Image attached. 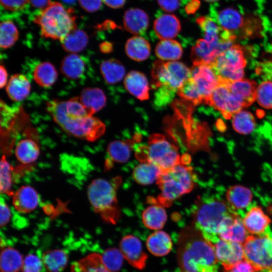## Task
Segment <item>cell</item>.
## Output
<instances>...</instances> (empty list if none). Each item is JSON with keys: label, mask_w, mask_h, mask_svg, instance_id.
I'll list each match as a JSON object with an SVG mask.
<instances>
[{"label": "cell", "mask_w": 272, "mask_h": 272, "mask_svg": "<svg viewBox=\"0 0 272 272\" xmlns=\"http://www.w3.org/2000/svg\"><path fill=\"white\" fill-rule=\"evenodd\" d=\"M46 108L53 120L69 135L92 142L105 132L104 123L90 115L78 97L66 101H49Z\"/></svg>", "instance_id": "6da1fadb"}, {"label": "cell", "mask_w": 272, "mask_h": 272, "mask_svg": "<svg viewBox=\"0 0 272 272\" xmlns=\"http://www.w3.org/2000/svg\"><path fill=\"white\" fill-rule=\"evenodd\" d=\"M177 262L180 272H217L214 245L193 226L179 233Z\"/></svg>", "instance_id": "7a4b0ae2"}, {"label": "cell", "mask_w": 272, "mask_h": 272, "mask_svg": "<svg viewBox=\"0 0 272 272\" xmlns=\"http://www.w3.org/2000/svg\"><path fill=\"white\" fill-rule=\"evenodd\" d=\"M235 213L224 200L215 197L200 199L193 212V226L214 244L220 239L218 235L220 226Z\"/></svg>", "instance_id": "3957f363"}, {"label": "cell", "mask_w": 272, "mask_h": 272, "mask_svg": "<svg viewBox=\"0 0 272 272\" xmlns=\"http://www.w3.org/2000/svg\"><path fill=\"white\" fill-rule=\"evenodd\" d=\"M74 14L73 9H66L59 2H51L35 16L34 22L40 27L42 37L60 41L77 28Z\"/></svg>", "instance_id": "277c9868"}, {"label": "cell", "mask_w": 272, "mask_h": 272, "mask_svg": "<svg viewBox=\"0 0 272 272\" xmlns=\"http://www.w3.org/2000/svg\"><path fill=\"white\" fill-rule=\"evenodd\" d=\"M195 176L192 168L180 164L163 170L157 183L161 193L158 197L159 205L169 206L181 195L193 188Z\"/></svg>", "instance_id": "5b68a950"}, {"label": "cell", "mask_w": 272, "mask_h": 272, "mask_svg": "<svg viewBox=\"0 0 272 272\" xmlns=\"http://www.w3.org/2000/svg\"><path fill=\"white\" fill-rule=\"evenodd\" d=\"M117 184L103 178L93 180L87 188L89 201L94 211L106 222L114 224L119 217Z\"/></svg>", "instance_id": "8992f818"}, {"label": "cell", "mask_w": 272, "mask_h": 272, "mask_svg": "<svg viewBox=\"0 0 272 272\" xmlns=\"http://www.w3.org/2000/svg\"><path fill=\"white\" fill-rule=\"evenodd\" d=\"M152 76L153 87L174 94L191 77V70L179 61L157 60L153 65Z\"/></svg>", "instance_id": "52a82bcc"}, {"label": "cell", "mask_w": 272, "mask_h": 272, "mask_svg": "<svg viewBox=\"0 0 272 272\" xmlns=\"http://www.w3.org/2000/svg\"><path fill=\"white\" fill-rule=\"evenodd\" d=\"M245 259L256 272H272V232L249 235L243 244Z\"/></svg>", "instance_id": "ba28073f"}, {"label": "cell", "mask_w": 272, "mask_h": 272, "mask_svg": "<svg viewBox=\"0 0 272 272\" xmlns=\"http://www.w3.org/2000/svg\"><path fill=\"white\" fill-rule=\"evenodd\" d=\"M246 63L241 48L234 44L221 53L211 66L220 82L231 83L243 79Z\"/></svg>", "instance_id": "9c48e42d"}, {"label": "cell", "mask_w": 272, "mask_h": 272, "mask_svg": "<svg viewBox=\"0 0 272 272\" xmlns=\"http://www.w3.org/2000/svg\"><path fill=\"white\" fill-rule=\"evenodd\" d=\"M142 162L154 163L162 170L182 164L177 148L161 134H154L149 138Z\"/></svg>", "instance_id": "30bf717a"}, {"label": "cell", "mask_w": 272, "mask_h": 272, "mask_svg": "<svg viewBox=\"0 0 272 272\" xmlns=\"http://www.w3.org/2000/svg\"><path fill=\"white\" fill-rule=\"evenodd\" d=\"M205 104L220 111L226 119H230L241 110L243 106L230 91L229 83L220 82Z\"/></svg>", "instance_id": "8fae6325"}, {"label": "cell", "mask_w": 272, "mask_h": 272, "mask_svg": "<svg viewBox=\"0 0 272 272\" xmlns=\"http://www.w3.org/2000/svg\"><path fill=\"white\" fill-rule=\"evenodd\" d=\"M234 40H222L210 43L204 39H198L192 47L190 58L193 65H211L218 56L234 44Z\"/></svg>", "instance_id": "7c38bea8"}, {"label": "cell", "mask_w": 272, "mask_h": 272, "mask_svg": "<svg viewBox=\"0 0 272 272\" xmlns=\"http://www.w3.org/2000/svg\"><path fill=\"white\" fill-rule=\"evenodd\" d=\"M191 77L199 94L201 103H206L214 90L220 83V80L211 65H193Z\"/></svg>", "instance_id": "4fadbf2b"}, {"label": "cell", "mask_w": 272, "mask_h": 272, "mask_svg": "<svg viewBox=\"0 0 272 272\" xmlns=\"http://www.w3.org/2000/svg\"><path fill=\"white\" fill-rule=\"evenodd\" d=\"M119 246L123 257L131 265L139 269L145 268L148 255L138 238L131 235L125 236L121 239Z\"/></svg>", "instance_id": "5bb4252c"}, {"label": "cell", "mask_w": 272, "mask_h": 272, "mask_svg": "<svg viewBox=\"0 0 272 272\" xmlns=\"http://www.w3.org/2000/svg\"><path fill=\"white\" fill-rule=\"evenodd\" d=\"M214 245L217 259L224 269L245 259L243 246L239 243L219 239Z\"/></svg>", "instance_id": "9a60e30c"}, {"label": "cell", "mask_w": 272, "mask_h": 272, "mask_svg": "<svg viewBox=\"0 0 272 272\" xmlns=\"http://www.w3.org/2000/svg\"><path fill=\"white\" fill-rule=\"evenodd\" d=\"M220 239L243 244L249 236L242 220L236 213L226 218L220 226L218 232Z\"/></svg>", "instance_id": "2e32d148"}, {"label": "cell", "mask_w": 272, "mask_h": 272, "mask_svg": "<svg viewBox=\"0 0 272 272\" xmlns=\"http://www.w3.org/2000/svg\"><path fill=\"white\" fill-rule=\"evenodd\" d=\"M39 195L31 186H22L13 193V205L19 212L26 214L32 212L38 206Z\"/></svg>", "instance_id": "e0dca14e"}, {"label": "cell", "mask_w": 272, "mask_h": 272, "mask_svg": "<svg viewBox=\"0 0 272 272\" xmlns=\"http://www.w3.org/2000/svg\"><path fill=\"white\" fill-rule=\"evenodd\" d=\"M215 15L218 25L234 35V33L241 30L244 25V18L242 12L234 7L222 8Z\"/></svg>", "instance_id": "ac0fdd59"}, {"label": "cell", "mask_w": 272, "mask_h": 272, "mask_svg": "<svg viewBox=\"0 0 272 272\" xmlns=\"http://www.w3.org/2000/svg\"><path fill=\"white\" fill-rule=\"evenodd\" d=\"M242 222L248 233L252 235H258L266 232L271 220L260 207L256 206L247 212Z\"/></svg>", "instance_id": "d6986e66"}, {"label": "cell", "mask_w": 272, "mask_h": 272, "mask_svg": "<svg viewBox=\"0 0 272 272\" xmlns=\"http://www.w3.org/2000/svg\"><path fill=\"white\" fill-rule=\"evenodd\" d=\"M154 29L157 36L161 40L172 39L180 32L181 24L176 16L165 14L160 15L155 20Z\"/></svg>", "instance_id": "ffe728a7"}, {"label": "cell", "mask_w": 272, "mask_h": 272, "mask_svg": "<svg viewBox=\"0 0 272 272\" xmlns=\"http://www.w3.org/2000/svg\"><path fill=\"white\" fill-rule=\"evenodd\" d=\"M124 85L129 93L137 98L141 100L149 98V83L143 73L137 71H130L125 77Z\"/></svg>", "instance_id": "44dd1931"}, {"label": "cell", "mask_w": 272, "mask_h": 272, "mask_svg": "<svg viewBox=\"0 0 272 272\" xmlns=\"http://www.w3.org/2000/svg\"><path fill=\"white\" fill-rule=\"evenodd\" d=\"M229 87L243 107L249 106L256 99V83L253 81L242 79L229 83Z\"/></svg>", "instance_id": "7402d4cb"}, {"label": "cell", "mask_w": 272, "mask_h": 272, "mask_svg": "<svg viewBox=\"0 0 272 272\" xmlns=\"http://www.w3.org/2000/svg\"><path fill=\"white\" fill-rule=\"evenodd\" d=\"M123 26L128 32L134 35L144 33L149 26V17L143 10L133 8L127 10L123 17Z\"/></svg>", "instance_id": "603a6c76"}, {"label": "cell", "mask_w": 272, "mask_h": 272, "mask_svg": "<svg viewBox=\"0 0 272 272\" xmlns=\"http://www.w3.org/2000/svg\"><path fill=\"white\" fill-rule=\"evenodd\" d=\"M79 98L91 116L102 109L106 102L104 93L98 88H86L83 89Z\"/></svg>", "instance_id": "cb8c5ba5"}, {"label": "cell", "mask_w": 272, "mask_h": 272, "mask_svg": "<svg viewBox=\"0 0 272 272\" xmlns=\"http://www.w3.org/2000/svg\"><path fill=\"white\" fill-rule=\"evenodd\" d=\"M6 90L12 100L21 101L29 95L31 91V85L25 75L15 74L9 79Z\"/></svg>", "instance_id": "d4e9b609"}, {"label": "cell", "mask_w": 272, "mask_h": 272, "mask_svg": "<svg viewBox=\"0 0 272 272\" xmlns=\"http://www.w3.org/2000/svg\"><path fill=\"white\" fill-rule=\"evenodd\" d=\"M226 197L227 202L235 211L247 207L251 202L252 194L248 188L240 185H235L227 189Z\"/></svg>", "instance_id": "484cf974"}, {"label": "cell", "mask_w": 272, "mask_h": 272, "mask_svg": "<svg viewBox=\"0 0 272 272\" xmlns=\"http://www.w3.org/2000/svg\"><path fill=\"white\" fill-rule=\"evenodd\" d=\"M162 171V169L154 163L145 161L134 168L132 177L137 183L147 185L157 182Z\"/></svg>", "instance_id": "4316f807"}, {"label": "cell", "mask_w": 272, "mask_h": 272, "mask_svg": "<svg viewBox=\"0 0 272 272\" xmlns=\"http://www.w3.org/2000/svg\"><path fill=\"white\" fill-rule=\"evenodd\" d=\"M146 246L153 255L163 256L170 252L172 248V242L170 236L166 232L158 231L148 237Z\"/></svg>", "instance_id": "83f0119b"}, {"label": "cell", "mask_w": 272, "mask_h": 272, "mask_svg": "<svg viewBox=\"0 0 272 272\" xmlns=\"http://www.w3.org/2000/svg\"><path fill=\"white\" fill-rule=\"evenodd\" d=\"M125 50L130 58L141 61L147 59L150 56L151 46L146 39L141 36H135L127 40Z\"/></svg>", "instance_id": "f1b7e54d"}, {"label": "cell", "mask_w": 272, "mask_h": 272, "mask_svg": "<svg viewBox=\"0 0 272 272\" xmlns=\"http://www.w3.org/2000/svg\"><path fill=\"white\" fill-rule=\"evenodd\" d=\"M142 218L147 228L152 230H159L164 227L167 216L162 206L158 204L147 207L143 211Z\"/></svg>", "instance_id": "f546056e"}, {"label": "cell", "mask_w": 272, "mask_h": 272, "mask_svg": "<svg viewBox=\"0 0 272 272\" xmlns=\"http://www.w3.org/2000/svg\"><path fill=\"white\" fill-rule=\"evenodd\" d=\"M85 63L81 56L70 53L65 56L60 64V71L67 79L76 80L84 73Z\"/></svg>", "instance_id": "4dcf8cb0"}, {"label": "cell", "mask_w": 272, "mask_h": 272, "mask_svg": "<svg viewBox=\"0 0 272 272\" xmlns=\"http://www.w3.org/2000/svg\"><path fill=\"white\" fill-rule=\"evenodd\" d=\"M15 156L22 164H28L35 162L40 154V149L36 142L31 139L19 141L16 147Z\"/></svg>", "instance_id": "1f68e13d"}, {"label": "cell", "mask_w": 272, "mask_h": 272, "mask_svg": "<svg viewBox=\"0 0 272 272\" xmlns=\"http://www.w3.org/2000/svg\"><path fill=\"white\" fill-rule=\"evenodd\" d=\"M88 41L89 37L86 33L76 28L60 41L64 50L71 53H77L86 47Z\"/></svg>", "instance_id": "d6a6232c"}, {"label": "cell", "mask_w": 272, "mask_h": 272, "mask_svg": "<svg viewBox=\"0 0 272 272\" xmlns=\"http://www.w3.org/2000/svg\"><path fill=\"white\" fill-rule=\"evenodd\" d=\"M155 53L162 60L176 61L181 57L183 49L181 45L175 40L163 39L157 43Z\"/></svg>", "instance_id": "836d02e7"}, {"label": "cell", "mask_w": 272, "mask_h": 272, "mask_svg": "<svg viewBox=\"0 0 272 272\" xmlns=\"http://www.w3.org/2000/svg\"><path fill=\"white\" fill-rule=\"evenodd\" d=\"M24 259L21 253L13 247L3 248L0 255L1 272H19L22 269Z\"/></svg>", "instance_id": "e575fe53"}, {"label": "cell", "mask_w": 272, "mask_h": 272, "mask_svg": "<svg viewBox=\"0 0 272 272\" xmlns=\"http://www.w3.org/2000/svg\"><path fill=\"white\" fill-rule=\"evenodd\" d=\"M33 76L38 85L44 88H48L56 81L58 73L53 64L50 62L43 61L36 66Z\"/></svg>", "instance_id": "d590c367"}, {"label": "cell", "mask_w": 272, "mask_h": 272, "mask_svg": "<svg viewBox=\"0 0 272 272\" xmlns=\"http://www.w3.org/2000/svg\"><path fill=\"white\" fill-rule=\"evenodd\" d=\"M71 272H112L103 264L101 256L91 253L78 261L74 263Z\"/></svg>", "instance_id": "8d00e7d4"}, {"label": "cell", "mask_w": 272, "mask_h": 272, "mask_svg": "<svg viewBox=\"0 0 272 272\" xmlns=\"http://www.w3.org/2000/svg\"><path fill=\"white\" fill-rule=\"evenodd\" d=\"M100 72L108 84H116L123 78L125 69L120 61L111 58L103 61L100 65Z\"/></svg>", "instance_id": "74e56055"}, {"label": "cell", "mask_w": 272, "mask_h": 272, "mask_svg": "<svg viewBox=\"0 0 272 272\" xmlns=\"http://www.w3.org/2000/svg\"><path fill=\"white\" fill-rule=\"evenodd\" d=\"M41 259L48 271L61 272L67 265L68 256L62 250L53 249L45 252Z\"/></svg>", "instance_id": "f35d334b"}, {"label": "cell", "mask_w": 272, "mask_h": 272, "mask_svg": "<svg viewBox=\"0 0 272 272\" xmlns=\"http://www.w3.org/2000/svg\"><path fill=\"white\" fill-rule=\"evenodd\" d=\"M131 147L130 143L122 141H113L108 146L107 151L110 159L114 162L123 163L130 158Z\"/></svg>", "instance_id": "ab89813d"}, {"label": "cell", "mask_w": 272, "mask_h": 272, "mask_svg": "<svg viewBox=\"0 0 272 272\" xmlns=\"http://www.w3.org/2000/svg\"><path fill=\"white\" fill-rule=\"evenodd\" d=\"M232 126L237 132L242 134L251 133L255 127V120L250 112L240 110L232 117Z\"/></svg>", "instance_id": "60d3db41"}, {"label": "cell", "mask_w": 272, "mask_h": 272, "mask_svg": "<svg viewBox=\"0 0 272 272\" xmlns=\"http://www.w3.org/2000/svg\"><path fill=\"white\" fill-rule=\"evenodd\" d=\"M19 37L18 30L11 20H5L0 25V46L9 48L15 43Z\"/></svg>", "instance_id": "b9f144b4"}, {"label": "cell", "mask_w": 272, "mask_h": 272, "mask_svg": "<svg viewBox=\"0 0 272 272\" xmlns=\"http://www.w3.org/2000/svg\"><path fill=\"white\" fill-rule=\"evenodd\" d=\"M104 265L112 272L119 270L123 264V256L120 250L115 248L106 249L101 255Z\"/></svg>", "instance_id": "7bdbcfd3"}, {"label": "cell", "mask_w": 272, "mask_h": 272, "mask_svg": "<svg viewBox=\"0 0 272 272\" xmlns=\"http://www.w3.org/2000/svg\"><path fill=\"white\" fill-rule=\"evenodd\" d=\"M12 166L6 157L3 156L0 163V189L4 194L12 193Z\"/></svg>", "instance_id": "ee69618b"}, {"label": "cell", "mask_w": 272, "mask_h": 272, "mask_svg": "<svg viewBox=\"0 0 272 272\" xmlns=\"http://www.w3.org/2000/svg\"><path fill=\"white\" fill-rule=\"evenodd\" d=\"M177 94L182 99L189 101L194 105L201 103V100L192 78L186 80L178 89Z\"/></svg>", "instance_id": "f6af8a7d"}, {"label": "cell", "mask_w": 272, "mask_h": 272, "mask_svg": "<svg viewBox=\"0 0 272 272\" xmlns=\"http://www.w3.org/2000/svg\"><path fill=\"white\" fill-rule=\"evenodd\" d=\"M255 99L262 107L272 108V82L261 83L256 88Z\"/></svg>", "instance_id": "bcb514c9"}, {"label": "cell", "mask_w": 272, "mask_h": 272, "mask_svg": "<svg viewBox=\"0 0 272 272\" xmlns=\"http://www.w3.org/2000/svg\"><path fill=\"white\" fill-rule=\"evenodd\" d=\"M22 272H45L42 259L33 254L25 257L22 267Z\"/></svg>", "instance_id": "7dc6e473"}, {"label": "cell", "mask_w": 272, "mask_h": 272, "mask_svg": "<svg viewBox=\"0 0 272 272\" xmlns=\"http://www.w3.org/2000/svg\"><path fill=\"white\" fill-rule=\"evenodd\" d=\"M29 4V0H1V6L4 9L11 12L22 10Z\"/></svg>", "instance_id": "c3c4849f"}, {"label": "cell", "mask_w": 272, "mask_h": 272, "mask_svg": "<svg viewBox=\"0 0 272 272\" xmlns=\"http://www.w3.org/2000/svg\"><path fill=\"white\" fill-rule=\"evenodd\" d=\"M223 272H255L252 265L245 259L233 266L224 269Z\"/></svg>", "instance_id": "681fc988"}, {"label": "cell", "mask_w": 272, "mask_h": 272, "mask_svg": "<svg viewBox=\"0 0 272 272\" xmlns=\"http://www.w3.org/2000/svg\"><path fill=\"white\" fill-rule=\"evenodd\" d=\"M0 225L1 227H3L9 222L11 213L8 206L2 198H1L0 202Z\"/></svg>", "instance_id": "f907efd6"}, {"label": "cell", "mask_w": 272, "mask_h": 272, "mask_svg": "<svg viewBox=\"0 0 272 272\" xmlns=\"http://www.w3.org/2000/svg\"><path fill=\"white\" fill-rule=\"evenodd\" d=\"M81 7L89 12L99 10L102 6V0H78Z\"/></svg>", "instance_id": "816d5d0a"}, {"label": "cell", "mask_w": 272, "mask_h": 272, "mask_svg": "<svg viewBox=\"0 0 272 272\" xmlns=\"http://www.w3.org/2000/svg\"><path fill=\"white\" fill-rule=\"evenodd\" d=\"M158 3L162 10L171 12L179 8L180 0H157Z\"/></svg>", "instance_id": "f5cc1de1"}, {"label": "cell", "mask_w": 272, "mask_h": 272, "mask_svg": "<svg viewBox=\"0 0 272 272\" xmlns=\"http://www.w3.org/2000/svg\"><path fill=\"white\" fill-rule=\"evenodd\" d=\"M29 4L33 7L42 10L51 2L50 0H29Z\"/></svg>", "instance_id": "db71d44e"}, {"label": "cell", "mask_w": 272, "mask_h": 272, "mask_svg": "<svg viewBox=\"0 0 272 272\" xmlns=\"http://www.w3.org/2000/svg\"><path fill=\"white\" fill-rule=\"evenodd\" d=\"M0 87L2 88L7 85L8 76L7 70L3 65H0Z\"/></svg>", "instance_id": "11a10c76"}, {"label": "cell", "mask_w": 272, "mask_h": 272, "mask_svg": "<svg viewBox=\"0 0 272 272\" xmlns=\"http://www.w3.org/2000/svg\"><path fill=\"white\" fill-rule=\"evenodd\" d=\"M102 1L108 7L116 9L122 7L126 0H102Z\"/></svg>", "instance_id": "9f6ffc18"}, {"label": "cell", "mask_w": 272, "mask_h": 272, "mask_svg": "<svg viewBox=\"0 0 272 272\" xmlns=\"http://www.w3.org/2000/svg\"><path fill=\"white\" fill-rule=\"evenodd\" d=\"M100 48L103 52L108 53L112 50V45L109 42H104L100 44Z\"/></svg>", "instance_id": "6f0895ef"}, {"label": "cell", "mask_w": 272, "mask_h": 272, "mask_svg": "<svg viewBox=\"0 0 272 272\" xmlns=\"http://www.w3.org/2000/svg\"><path fill=\"white\" fill-rule=\"evenodd\" d=\"M64 4L68 5H72L76 3L77 0H61Z\"/></svg>", "instance_id": "680465c9"}, {"label": "cell", "mask_w": 272, "mask_h": 272, "mask_svg": "<svg viewBox=\"0 0 272 272\" xmlns=\"http://www.w3.org/2000/svg\"><path fill=\"white\" fill-rule=\"evenodd\" d=\"M207 2H209V3H214V2H216L217 1H218V0H204Z\"/></svg>", "instance_id": "91938a15"}]
</instances>
